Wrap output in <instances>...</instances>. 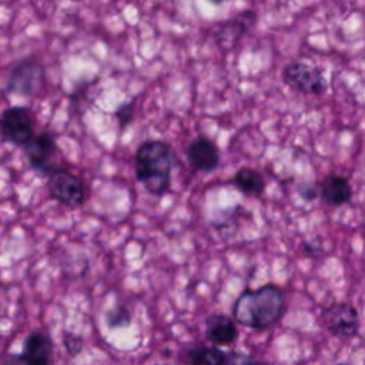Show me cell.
<instances>
[{"label":"cell","mask_w":365,"mask_h":365,"mask_svg":"<svg viewBox=\"0 0 365 365\" xmlns=\"http://www.w3.org/2000/svg\"><path fill=\"white\" fill-rule=\"evenodd\" d=\"M285 311L284 292L275 284H265L257 289H245L232 307L234 321L255 329L277 324Z\"/></svg>","instance_id":"6da1fadb"},{"label":"cell","mask_w":365,"mask_h":365,"mask_svg":"<svg viewBox=\"0 0 365 365\" xmlns=\"http://www.w3.org/2000/svg\"><path fill=\"white\" fill-rule=\"evenodd\" d=\"M175 163L177 158L170 144L161 140L144 141L134 157L135 177L147 192L160 197L170 188Z\"/></svg>","instance_id":"7a4b0ae2"},{"label":"cell","mask_w":365,"mask_h":365,"mask_svg":"<svg viewBox=\"0 0 365 365\" xmlns=\"http://www.w3.org/2000/svg\"><path fill=\"white\" fill-rule=\"evenodd\" d=\"M46 88V73L36 57L19 60L10 68L4 91L24 97H36Z\"/></svg>","instance_id":"3957f363"},{"label":"cell","mask_w":365,"mask_h":365,"mask_svg":"<svg viewBox=\"0 0 365 365\" xmlns=\"http://www.w3.org/2000/svg\"><path fill=\"white\" fill-rule=\"evenodd\" d=\"M47 190L51 198L68 208H78L87 200V187L74 173L57 168L47 175Z\"/></svg>","instance_id":"277c9868"},{"label":"cell","mask_w":365,"mask_h":365,"mask_svg":"<svg viewBox=\"0 0 365 365\" xmlns=\"http://www.w3.org/2000/svg\"><path fill=\"white\" fill-rule=\"evenodd\" d=\"M34 118L31 111L23 106L6 108L0 115V138L4 143L24 147L33 137Z\"/></svg>","instance_id":"5b68a950"},{"label":"cell","mask_w":365,"mask_h":365,"mask_svg":"<svg viewBox=\"0 0 365 365\" xmlns=\"http://www.w3.org/2000/svg\"><path fill=\"white\" fill-rule=\"evenodd\" d=\"M282 81L302 94H322L327 88L322 70L304 61L288 63L282 70Z\"/></svg>","instance_id":"8992f818"},{"label":"cell","mask_w":365,"mask_h":365,"mask_svg":"<svg viewBox=\"0 0 365 365\" xmlns=\"http://www.w3.org/2000/svg\"><path fill=\"white\" fill-rule=\"evenodd\" d=\"M24 154L30 167L38 174L48 175L54 170L60 168L57 165V155L60 154V150L56 144V140L48 133L36 134L24 145Z\"/></svg>","instance_id":"52a82bcc"},{"label":"cell","mask_w":365,"mask_h":365,"mask_svg":"<svg viewBox=\"0 0 365 365\" xmlns=\"http://www.w3.org/2000/svg\"><path fill=\"white\" fill-rule=\"evenodd\" d=\"M321 319L329 334L339 338H351L359 329V315L349 302H334L322 311Z\"/></svg>","instance_id":"ba28073f"},{"label":"cell","mask_w":365,"mask_h":365,"mask_svg":"<svg viewBox=\"0 0 365 365\" xmlns=\"http://www.w3.org/2000/svg\"><path fill=\"white\" fill-rule=\"evenodd\" d=\"M255 21V13L251 10H244L242 13L222 21L217 30L214 38L215 43L222 50H231L240 41V38L250 30Z\"/></svg>","instance_id":"9c48e42d"},{"label":"cell","mask_w":365,"mask_h":365,"mask_svg":"<svg viewBox=\"0 0 365 365\" xmlns=\"http://www.w3.org/2000/svg\"><path fill=\"white\" fill-rule=\"evenodd\" d=\"M187 158L197 171L211 173L220 163V150L212 140L198 135L188 144Z\"/></svg>","instance_id":"30bf717a"},{"label":"cell","mask_w":365,"mask_h":365,"mask_svg":"<svg viewBox=\"0 0 365 365\" xmlns=\"http://www.w3.org/2000/svg\"><path fill=\"white\" fill-rule=\"evenodd\" d=\"M53 341L44 331H33L24 341L21 355L33 365H51Z\"/></svg>","instance_id":"8fae6325"},{"label":"cell","mask_w":365,"mask_h":365,"mask_svg":"<svg viewBox=\"0 0 365 365\" xmlns=\"http://www.w3.org/2000/svg\"><path fill=\"white\" fill-rule=\"evenodd\" d=\"M237 334L235 321L225 314H212L205 319V335L214 345H231L237 339Z\"/></svg>","instance_id":"7c38bea8"},{"label":"cell","mask_w":365,"mask_h":365,"mask_svg":"<svg viewBox=\"0 0 365 365\" xmlns=\"http://www.w3.org/2000/svg\"><path fill=\"white\" fill-rule=\"evenodd\" d=\"M319 194L328 205L339 207L349 202L352 197V187L345 177L339 174H329L319 184Z\"/></svg>","instance_id":"4fadbf2b"},{"label":"cell","mask_w":365,"mask_h":365,"mask_svg":"<svg viewBox=\"0 0 365 365\" xmlns=\"http://www.w3.org/2000/svg\"><path fill=\"white\" fill-rule=\"evenodd\" d=\"M231 182L238 191H241L244 195H248V197H259L265 190L264 177L261 175L259 171L251 167L240 168L234 174Z\"/></svg>","instance_id":"5bb4252c"},{"label":"cell","mask_w":365,"mask_h":365,"mask_svg":"<svg viewBox=\"0 0 365 365\" xmlns=\"http://www.w3.org/2000/svg\"><path fill=\"white\" fill-rule=\"evenodd\" d=\"M227 355L217 346H198L188 351V365H225Z\"/></svg>","instance_id":"9a60e30c"},{"label":"cell","mask_w":365,"mask_h":365,"mask_svg":"<svg viewBox=\"0 0 365 365\" xmlns=\"http://www.w3.org/2000/svg\"><path fill=\"white\" fill-rule=\"evenodd\" d=\"M106 322L110 328H123L131 322V314L127 307L115 305L106 312Z\"/></svg>","instance_id":"2e32d148"},{"label":"cell","mask_w":365,"mask_h":365,"mask_svg":"<svg viewBox=\"0 0 365 365\" xmlns=\"http://www.w3.org/2000/svg\"><path fill=\"white\" fill-rule=\"evenodd\" d=\"M134 108H135V103L134 100L131 101H127V103H123L114 113L118 124H120V128H125L134 118Z\"/></svg>","instance_id":"e0dca14e"},{"label":"cell","mask_w":365,"mask_h":365,"mask_svg":"<svg viewBox=\"0 0 365 365\" xmlns=\"http://www.w3.org/2000/svg\"><path fill=\"white\" fill-rule=\"evenodd\" d=\"M225 365H262L259 361L244 352H231L227 355Z\"/></svg>","instance_id":"ac0fdd59"},{"label":"cell","mask_w":365,"mask_h":365,"mask_svg":"<svg viewBox=\"0 0 365 365\" xmlns=\"http://www.w3.org/2000/svg\"><path fill=\"white\" fill-rule=\"evenodd\" d=\"M63 344L66 351L71 355L76 356L78 352H81L83 349V344H81V338L78 335L74 334H66L63 338Z\"/></svg>","instance_id":"d6986e66"},{"label":"cell","mask_w":365,"mask_h":365,"mask_svg":"<svg viewBox=\"0 0 365 365\" xmlns=\"http://www.w3.org/2000/svg\"><path fill=\"white\" fill-rule=\"evenodd\" d=\"M1 365H33V364L29 362L21 354H11L1 361Z\"/></svg>","instance_id":"ffe728a7"},{"label":"cell","mask_w":365,"mask_h":365,"mask_svg":"<svg viewBox=\"0 0 365 365\" xmlns=\"http://www.w3.org/2000/svg\"><path fill=\"white\" fill-rule=\"evenodd\" d=\"M299 194L301 197H304L305 200H312L319 194V187L317 188L314 184H304L299 188Z\"/></svg>","instance_id":"44dd1931"},{"label":"cell","mask_w":365,"mask_h":365,"mask_svg":"<svg viewBox=\"0 0 365 365\" xmlns=\"http://www.w3.org/2000/svg\"><path fill=\"white\" fill-rule=\"evenodd\" d=\"M338 365H344V364H338Z\"/></svg>","instance_id":"7402d4cb"}]
</instances>
